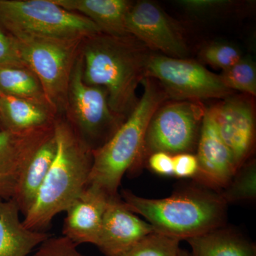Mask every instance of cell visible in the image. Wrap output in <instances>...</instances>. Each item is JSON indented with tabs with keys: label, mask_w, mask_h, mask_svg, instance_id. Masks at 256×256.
<instances>
[{
	"label": "cell",
	"mask_w": 256,
	"mask_h": 256,
	"mask_svg": "<svg viewBox=\"0 0 256 256\" xmlns=\"http://www.w3.org/2000/svg\"><path fill=\"white\" fill-rule=\"evenodd\" d=\"M208 110L238 170L246 163L255 142V112L252 101L242 96H229Z\"/></svg>",
	"instance_id": "obj_12"
},
{
	"label": "cell",
	"mask_w": 256,
	"mask_h": 256,
	"mask_svg": "<svg viewBox=\"0 0 256 256\" xmlns=\"http://www.w3.org/2000/svg\"><path fill=\"white\" fill-rule=\"evenodd\" d=\"M220 196L229 203L254 201L256 197V164L255 162L245 163L237 171Z\"/></svg>",
	"instance_id": "obj_22"
},
{
	"label": "cell",
	"mask_w": 256,
	"mask_h": 256,
	"mask_svg": "<svg viewBox=\"0 0 256 256\" xmlns=\"http://www.w3.org/2000/svg\"><path fill=\"white\" fill-rule=\"evenodd\" d=\"M54 134V124L20 132L0 130V200L14 198L25 168Z\"/></svg>",
	"instance_id": "obj_11"
},
{
	"label": "cell",
	"mask_w": 256,
	"mask_h": 256,
	"mask_svg": "<svg viewBox=\"0 0 256 256\" xmlns=\"http://www.w3.org/2000/svg\"><path fill=\"white\" fill-rule=\"evenodd\" d=\"M110 198L100 190L87 186L66 210L64 236L77 246L84 244L96 246Z\"/></svg>",
	"instance_id": "obj_15"
},
{
	"label": "cell",
	"mask_w": 256,
	"mask_h": 256,
	"mask_svg": "<svg viewBox=\"0 0 256 256\" xmlns=\"http://www.w3.org/2000/svg\"><path fill=\"white\" fill-rule=\"evenodd\" d=\"M57 150L43 186L23 220L26 228L43 232L57 215L66 212L86 188L94 153L77 136L65 117L56 120Z\"/></svg>",
	"instance_id": "obj_2"
},
{
	"label": "cell",
	"mask_w": 256,
	"mask_h": 256,
	"mask_svg": "<svg viewBox=\"0 0 256 256\" xmlns=\"http://www.w3.org/2000/svg\"><path fill=\"white\" fill-rule=\"evenodd\" d=\"M0 94L30 101L53 112L41 82L28 67L0 68Z\"/></svg>",
	"instance_id": "obj_21"
},
{
	"label": "cell",
	"mask_w": 256,
	"mask_h": 256,
	"mask_svg": "<svg viewBox=\"0 0 256 256\" xmlns=\"http://www.w3.org/2000/svg\"><path fill=\"white\" fill-rule=\"evenodd\" d=\"M178 256H191L190 255V254H188V252H184V250H181V252H180V254H178Z\"/></svg>",
	"instance_id": "obj_31"
},
{
	"label": "cell",
	"mask_w": 256,
	"mask_h": 256,
	"mask_svg": "<svg viewBox=\"0 0 256 256\" xmlns=\"http://www.w3.org/2000/svg\"><path fill=\"white\" fill-rule=\"evenodd\" d=\"M13 200H0V256H28L50 236L26 228Z\"/></svg>",
	"instance_id": "obj_17"
},
{
	"label": "cell",
	"mask_w": 256,
	"mask_h": 256,
	"mask_svg": "<svg viewBox=\"0 0 256 256\" xmlns=\"http://www.w3.org/2000/svg\"><path fill=\"white\" fill-rule=\"evenodd\" d=\"M196 156L197 176L212 188L224 190L238 171L233 154L220 138L208 109L202 121Z\"/></svg>",
	"instance_id": "obj_14"
},
{
	"label": "cell",
	"mask_w": 256,
	"mask_h": 256,
	"mask_svg": "<svg viewBox=\"0 0 256 256\" xmlns=\"http://www.w3.org/2000/svg\"><path fill=\"white\" fill-rule=\"evenodd\" d=\"M178 4L188 11L195 13H206L226 8L232 4L227 0H181Z\"/></svg>",
	"instance_id": "obj_29"
},
{
	"label": "cell",
	"mask_w": 256,
	"mask_h": 256,
	"mask_svg": "<svg viewBox=\"0 0 256 256\" xmlns=\"http://www.w3.org/2000/svg\"><path fill=\"white\" fill-rule=\"evenodd\" d=\"M144 92L132 114L105 146L92 152L94 164L87 186L110 198L118 196L124 175L137 171L152 118L169 96L154 79L142 80Z\"/></svg>",
	"instance_id": "obj_3"
},
{
	"label": "cell",
	"mask_w": 256,
	"mask_h": 256,
	"mask_svg": "<svg viewBox=\"0 0 256 256\" xmlns=\"http://www.w3.org/2000/svg\"><path fill=\"white\" fill-rule=\"evenodd\" d=\"M174 176L178 178H196L198 173V162L196 156L182 153L173 156Z\"/></svg>",
	"instance_id": "obj_28"
},
{
	"label": "cell",
	"mask_w": 256,
	"mask_h": 256,
	"mask_svg": "<svg viewBox=\"0 0 256 256\" xmlns=\"http://www.w3.org/2000/svg\"><path fill=\"white\" fill-rule=\"evenodd\" d=\"M180 252V240L154 233L117 256H178Z\"/></svg>",
	"instance_id": "obj_24"
},
{
	"label": "cell",
	"mask_w": 256,
	"mask_h": 256,
	"mask_svg": "<svg viewBox=\"0 0 256 256\" xmlns=\"http://www.w3.org/2000/svg\"><path fill=\"white\" fill-rule=\"evenodd\" d=\"M78 246L66 237H50L38 247L32 256H85Z\"/></svg>",
	"instance_id": "obj_26"
},
{
	"label": "cell",
	"mask_w": 256,
	"mask_h": 256,
	"mask_svg": "<svg viewBox=\"0 0 256 256\" xmlns=\"http://www.w3.org/2000/svg\"><path fill=\"white\" fill-rule=\"evenodd\" d=\"M226 86L230 90L256 95V66L250 57H242L232 68L220 76Z\"/></svg>",
	"instance_id": "obj_23"
},
{
	"label": "cell",
	"mask_w": 256,
	"mask_h": 256,
	"mask_svg": "<svg viewBox=\"0 0 256 256\" xmlns=\"http://www.w3.org/2000/svg\"><path fill=\"white\" fill-rule=\"evenodd\" d=\"M0 130H3L1 122V114H0Z\"/></svg>",
	"instance_id": "obj_32"
},
{
	"label": "cell",
	"mask_w": 256,
	"mask_h": 256,
	"mask_svg": "<svg viewBox=\"0 0 256 256\" xmlns=\"http://www.w3.org/2000/svg\"><path fill=\"white\" fill-rule=\"evenodd\" d=\"M156 233L150 224L130 210L120 196L109 198L96 246L106 256H117Z\"/></svg>",
	"instance_id": "obj_13"
},
{
	"label": "cell",
	"mask_w": 256,
	"mask_h": 256,
	"mask_svg": "<svg viewBox=\"0 0 256 256\" xmlns=\"http://www.w3.org/2000/svg\"><path fill=\"white\" fill-rule=\"evenodd\" d=\"M122 200L128 210L148 220L156 233L180 242L222 228L226 217L227 203L220 194L197 188L161 200L143 198L126 190Z\"/></svg>",
	"instance_id": "obj_4"
},
{
	"label": "cell",
	"mask_w": 256,
	"mask_h": 256,
	"mask_svg": "<svg viewBox=\"0 0 256 256\" xmlns=\"http://www.w3.org/2000/svg\"><path fill=\"white\" fill-rule=\"evenodd\" d=\"M126 30L146 48L166 56L184 58L188 56V47L180 28L152 2L133 3L126 18Z\"/></svg>",
	"instance_id": "obj_10"
},
{
	"label": "cell",
	"mask_w": 256,
	"mask_h": 256,
	"mask_svg": "<svg viewBox=\"0 0 256 256\" xmlns=\"http://www.w3.org/2000/svg\"><path fill=\"white\" fill-rule=\"evenodd\" d=\"M3 130H30L54 124L57 119L50 109L30 101L0 94Z\"/></svg>",
	"instance_id": "obj_19"
},
{
	"label": "cell",
	"mask_w": 256,
	"mask_h": 256,
	"mask_svg": "<svg viewBox=\"0 0 256 256\" xmlns=\"http://www.w3.org/2000/svg\"><path fill=\"white\" fill-rule=\"evenodd\" d=\"M55 134L42 144L25 168L13 201L20 214H28L36 201L56 154Z\"/></svg>",
	"instance_id": "obj_18"
},
{
	"label": "cell",
	"mask_w": 256,
	"mask_h": 256,
	"mask_svg": "<svg viewBox=\"0 0 256 256\" xmlns=\"http://www.w3.org/2000/svg\"><path fill=\"white\" fill-rule=\"evenodd\" d=\"M0 30L18 40H82L102 33L89 18L52 0H0Z\"/></svg>",
	"instance_id": "obj_5"
},
{
	"label": "cell",
	"mask_w": 256,
	"mask_h": 256,
	"mask_svg": "<svg viewBox=\"0 0 256 256\" xmlns=\"http://www.w3.org/2000/svg\"><path fill=\"white\" fill-rule=\"evenodd\" d=\"M24 64L36 76L57 118L66 111L70 77L82 40L32 38L18 40Z\"/></svg>",
	"instance_id": "obj_7"
},
{
	"label": "cell",
	"mask_w": 256,
	"mask_h": 256,
	"mask_svg": "<svg viewBox=\"0 0 256 256\" xmlns=\"http://www.w3.org/2000/svg\"><path fill=\"white\" fill-rule=\"evenodd\" d=\"M148 165L156 174L161 176H174L173 156L168 153L156 152L148 158Z\"/></svg>",
	"instance_id": "obj_30"
},
{
	"label": "cell",
	"mask_w": 256,
	"mask_h": 256,
	"mask_svg": "<svg viewBox=\"0 0 256 256\" xmlns=\"http://www.w3.org/2000/svg\"><path fill=\"white\" fill-rule=\"evenodd\" d=\"M146 77L158 80L169 97L176 100L225 99L234 94L220 76L212 73L202 64L184 58L151 54Z\"/></svg>",
	"instance_id": "obj_9"
},
{
	"label": "cell",
	"mask_w": 256,
	"mask_h": 256,
	"mask_svg": "<svg viewBox=\"0 0 256 256\" xmlns=\"http://www.w3.org/2000/svg\"><path fill=\"white\" fill-rule=\"evenodd\" d=\"M192 256H256L254 244L242 236L222 228L188 240Z\"/></svg>",
	"instance_id": "obj_20"
},
{
	"label": "cell",
	"mask_w": 256,
	"mask_h": 256,
	"mask_svg": "<svg viewBox=\"0 0 256 256\" xmlns=\"http://www.w3.org/2000/svg\"><path fill=\"white\" fill-rule=\"evenodd\" d=\"M206 110L198 101L164 102L148 126L136 172L154 153L162 152L174 156L194 150Z\"/></svg>",
	"instance_id": "obj_8"
},
{
	"label": "cell",
	"mask_w": 256,
	"mask_h": 256,
	"mask_svg": "<svg viewBox=\"0 0 256 256\" xmlns=\"http://www.w3.org/2000/svg\"><path fill=\"white\" fill-rule=\"evenodd\" d=\"M64 117L92 152L105 146L126 120L111 109L106 89L84 82L80 53L70 77Z\"/></svg>",
	"instance_id": "obj_6"
},
{
	"label": "cell",
	"mask_w": 256,
	"mask_h": 256,
	"mask_svg": "<svg viewBox=\"0 0 256 256\" xmlns=\"http://www.w3.org/2000/svg\"><path fill=\"white\" fill-rule=\"evenodd\" d=\"M26 67L24 64L14 38L0 30V68Z\"/></svg>",
	"instance_id": "obj_27"
},
{
	"label": "cell",
	"mask_w": 256,
	"mask_h": 256,
	"mask_svg": "<svg viewBox=\"0 0 256 256\" xmlns=\"http://www.w3.org/2000/svg\"><path fill=\"white\" fill-rule=\"evenodd\" d=\"M68 12L85 16L110 36H129L126 18L132 2L128 0H52ZM131 36V35H130Z\"/></svg>",
	"instance_id": "obj_16"
},
{
	"label": "cell",
	"mask_w": 256,
	"mask_h": 256,
	"mask_svg": "<svg viewBox=\"0 0 256 256\" xmlns=\"http://www.w3.org/2000/svg\"><path fill=\"white\" fill-rule=\"evenodd\" d=\"M202 60L216 68L226 70L232 68L242 58L240 50L228 43H214L202 50Z\"/></svg>",
	"instance_id": "obj_25"
},
{
	"label": "cell",
	"mask_w": 256,
	"mask_h": 256,
	"mask_svg": "<svg viewBox=\"0 0 256 256\" xmlns=\"http://www.w3.org/2000/svg\"><path fill=\"white\" fill-rule=\"evenodd\" d=\"M150 54L132 36L100 33L82 40V79L88 86L104 88L112 110L127 120L138 101L136 92L146 77Z\"/></svg>",
	"instance_id": "obj_1"
}]
</instances>
